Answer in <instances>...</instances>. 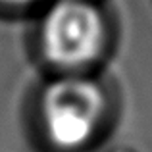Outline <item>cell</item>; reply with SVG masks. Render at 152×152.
Returning <instances> with one entry per match:
<instances>
[{"instance_id":"3957f363","label":"cell","mask_w":152,"mask_h":152,"mask_svg":"<svg viewBox=\"0 0 152 152\" xmlns=\"http://www.w3.org/2000/svg\"><path fill=\"white\" fill-rule=\"evenodd\" d=\"M0 2H6V4H10V6H23V4H31V2H35V0H0Z\"/></svg>"},{"instance_id":"7a4b0ae2","label":"cell","mask_w":152,"mask_h":152,"mask_svg":"<svg viewBox=\"0 0 152 152\" xmlns=\"http://www.w3.org/2000/svg\"><path fill=\"white\" fill-rule=\"evenodd\" d=\"M39 35L42 54L52 66L77 73L100 56L106 27L91 0H56L42 15Z\"/></svg>"},{"instance_id":"6da1fadb","label":"cell","mask_w":152,"mask_h":152,"mask_svg":"<svg viewBox=\"0 0 152 152\" xmlns=\"http://www.w3.org/2000/svg\"><path fill=\"white\" fill-rule=\"evenodd\" d=\"M106 100L98 83L79 73L52 81L41 96V121L48 141L60 150L89 145L100 129Z\"/></svg>"}]
</instances>
